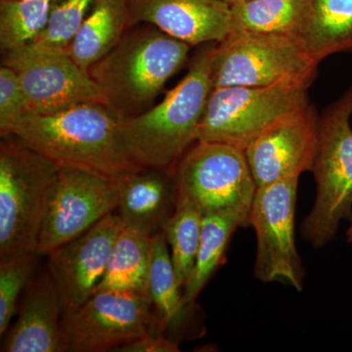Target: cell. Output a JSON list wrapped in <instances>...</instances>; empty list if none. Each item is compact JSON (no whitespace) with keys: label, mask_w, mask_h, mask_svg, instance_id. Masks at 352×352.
I'll use <instances>...</instances> for the list:
<instances>
[{"label":"cell","mask_w":352,"mask_h":352,"mask_svg":"<svg viewBox=\"0 0 352 352\" xmlns=\"http://www.w3.org/2000/svg\"><path fill=\"white\" fill-rule=\"evenodd\" d=\"M217 43L194 53L184 78L161 103L120 120V140L132 163L173 173L176 164L197 142L199 126L212 94L210 63Z\"/></svg>","instance_id":"cell-1"},{"label":"cell","mask_w":352,"mask_h":352,"mask_svg":"<svg viewBox=\"0 0 352 352\" xmlns=\"http://www.w3.org/2000/svg\"><path fill=\"white\" fill-rule=\"evenodd\" d=\"M120 120L105 104L89 102L46 115L25 113L2 136H17L58 166L119 179L142 168L132 163L122 148Z\"/></svg>","instance_id":"cell-2"},{"label":"cell","mask_w":352,"mask_h":352,"mask_svg":"<svg viewBox=\"0 0 352 352\" xmlns=\"http://www.w3.org/2000/svg\"><path fill=\"white\" fill-rule=\"evenodd\" d=\"M191 48L154 25H136L90 67L88 75L119 119L135 117L152 107L168 80L186 63Z\"/></svg>","instance_id":"cell-3"},{"label":"cell","mask_w":352,"mask_h":352,"mask_svg":"<svg viewBox=\"0 0 352 352\" xmlns=\"http://www.w3.org/2000/svg\"><path fill=\"white\" fill-rule=\"evenodd\" d=\"M352 87L319 116L314 173L316 197L300 226L315 249L335 239L340 222L352 219Z\"/></svg>","instance_id":"cell-4"},{"label":"cell","mask_w":352,"mask_h":352,"mask_svg":"<svg viewBox=\"0 0 352 352\" xmlns=\"http://www.w3.org/2000/svg\"><path fill=\"white\" fill-rule=\"evenodd\" d=\"M59 166L8 134L0 142V258L38 252L48 193Z\"/></svg>","instance_id":"cell-5"},{"label":"cell","mask_w":352,"mask_h":352,"mask_svg":"<svg viewBox=\"0 0 352 352\" xmlns=\"http://www.w3.org/2000/svg\"><path fill=\"white\" fill-rule=\"evenodd\" d=\"M311 85L283 80L266 87L214 88L197 141L223 143L245 152L278 120L309 102Z\"/></svg>","instance_id":"cell-6"},{"label":"cell","mask_w":352,"mask_h":352,"mask_svg":"<svg viewBox=\"0 0 352 352\" xmlns=\"http://www.w3.org/2000/svg\"><path fill=\"white\" fill-rule=\"evenodd\" d=\"M318 65L298 36L230 32L215 43L210 78L214 88L266 87L283 80L312 83Z\"/></svg>","instance_id":"cell-7"},{"label":"cell","mask_w":352,"mask_h":352,"mask_svg":"<svg viewBox=\"0 0 352 352\" xmlns=\"http://www.w3.org/2000/svg\"><path fill=\"white\" fill-rule=\"evenodd\" d=\"M176 201L201 214L234 212L251 220L256 186L244 151L223 143L197 141L173 170Z\"/></svg>","instance_id":"cell-8"},{"label":"cell","mask_w":352,"mask_h":352,"mask_svg":"<svg viewBox=\"0 0 352 352\" xmlns=\"http://www.w3.org/2000/svg\"><path fill=\"white\" fill-rule=\"evenodd\" d=\"M150 294L96 292L60 326L67 352L116 351L150 333H160Z\"/></svg>","instance_id":"cell-9"},{"label":"cell","mask_w":352,"mask_h":352,"mask_svg":"<svg viewBox=\"0 0 352 352\" xmlns=\"http://www.w3.org/2000/svg\"><path fill=\"white\" fill-rule=\"evenodd\" d=\"M120 182L97 171L59 166L48 193L38 254H48L117 210Z\"/></svg>","instance_id":"cell-10"},{"label":"cell","mask_w":352,"mask_h":352,"mask_svg":"<svg viewBox=\"0 0 352 352\" xmlns=\"http://www.w3.org/2000/svg\"><path fill=\"white\" fill-rule=\"evenodd\" d=\"M298 178H284L258 187L251 226L256 235L254 277L264 283L282 282L302 292L305 271L295 237Z\"/></svg>","instance_id":"cell-11"},{"label":"cell","mask_w":352,"mask_h":352,"mask_svg":"<svg viewBox=\"0 0 352 352\" xmlns=\"http://www.w3.org/2000/svg\"><path fill=\"white\" fill-rule=\"evenodd\" d=\"M1 65L19 78L27 113L46 115L89 102L105 104L97 83L66 51L31 43L1 52Z\"/></svg>","instance_id":"cell-12"},{"label":"cell","mask_w":352,"mask_h":352,"mask_svg":"<svg viewBox=\"0 0 352 352\" xmlns=\"http://www.w3.org/2000/svg\"><path fill=\"white\" fill-rule=\"evenodd\" d=\"M124 228L119 215L111 212L47 254L50 274L63 314L80 307L96 293Z\"/></svg>","instance_id":"cell-13"},{"label":"cell","mask_w":352,"mask_h":352,"mask_svg":"<svg viewBox=\"0 0 352 352\" xmlns=\"http://www.w3.org/2000/svg\"><path fill=\"white\" fill-rule=\"evenodd\" d=\"M318 120L308 102L278 120L245 150L256 186L312 170L318 148Z\"/></svg>","instance_id":"cell-14"},{"label":"cell","mask_w":352,"mask_h":352,"mask_svg":"<svg viewBox=\"0 0 352 352\" xmlns=\"http://www.w3.org/2000/svg\"><path fill=\"white\" fill-rule=\"evenodd\" d=\"M129 27L154 25L191 47L220 43L231 32L226 0H124Z\"/></svg>","instance_id":"cell-15"},{"label":"cell","mask_w":352,"mask_h":352,"mask_svg":"<svg viewBox=\"0 0 352 352\" xmlns=\"http://www.w3.org/2000/svg\"><path fill=\"white\" fill-rule=\"evenodd\" d=\"M118 215L126 228L153 237L163 231L176 208L173 173L141 168L119 178Z\"/></svg>","instance_id":"cell-16"},{"label":"cell","mask_w":352,"mask_h":352,"mask_svg":"<svg viewBox=\"0 0 352 352\" xmlns=\"http://www.w3.org/2000/svg\"><path fill=\"white\" fill-rule=\"evenodd\" d=\"M60 311L59 296L50 272L32 280L1 351L66 352Z\"/></svg>","instance_id":"cell-17"},{"label":"cell","mask_w":352,"mask_h":352,"mask_svg":"<svg viewBox=\"0 0 352 352\" xmlns=\"http://www.w3.org/2000/svg\"><path fill=\"white\" fill-rule=\"evenodd\" d=\"M129 15L124 0H98L69 43L66 52L88 73L126 34Z\"/></svg>","instance_id":"cell-18"},{"label":"cell","mask_w":352,"mask_h":352,"mask_svg":"<svg viewBox=\"0 0 352 352\" xmlns=\"http://www.w3.org/2000/svg\"><path fill=\"white\" fill-rule=\"evenodd\" d=\"M300 39L318 64L352 52V0H309Z\"/></svg>","instance_id":"cell-19"},{"label":"cell","mask_w":352,"mask_h":352,"mask_svg":"<svg viewBox=\"0 0 352 352\" xmlns=\"http://www.w3.org/2000/svg\"><path fill=\"white\" fill-rule=\"evenodd\" d=\"M152 237L124 227L113 245L103 279L96 292L149 293Z\"/></svg>","instance_id":"cell-20"},{"label":"cell","mask_w":352,"mask_h":352,"mask_svg":"<svg viewBox=\"0 0 352 352\" xmlns=\"http://www.w3.org/2000/svg\"><path fill=\"white\" fill-rule=\"evenodd\" d=\"M251 226V220L234 212L203 215L201 235L195 265L183 291V302L193 307L197 296L222 263L227 245L238 227Z\"/></svg>","instance_id":"cell-21"},{"label":"cell","mask_w":352,"mask_h":352,"mask_svg":"<svg viewBox=\"0 0 352 352\" xmlns=\"http://www.w3.org/2000/svg\"><path fill=\"white\" fill-rule=\"evenodd\" d=\"M309 0H245L230 4L231 32L300 38Z\"/></svg>","instance_id":"cell-22"},{"label":"cell","mask_w":352,"mask_h":352,"mask_svg":"<svg viewBox=\"0 0 352 352\" xmlns=\"http://www.w3.org/2000/svg\"><path fill=\"white\" fill-rule=\"evenodd\" d=\"M153 254L149 277V293L154 305L160 333L176 328L192 307L183 302L168 241L164 231L152 237Z\"/></svg>","instance_id":"cell-23"},{"label":"cell","mask_w":352,"mask_h":352,"mask_svg":"<svg viewBox=\"0 0 352 352\" xmlns=\"http://www.w3.org/2000/svg\"><path fill=\"white\" fill-rule=\"evenodd\" d=\"M203 214L187 201H176L175 212L163 231L171 249V261L180 288L184 287L195 265L201 242Z\"/></svg>","instance_id":"cell-24"},{"label":"cell","mask_w":352,"mask_h":352,"mask_svg":"<svg viewBox=\"0 0 352 352\" xmlns=\"http://www.w3.org/2000/svg\"><path fill=\"white\" fill-rule=\"evenodd\" d=\"M52 4L46 0H0V50L32 43L47 25Z\"/></svg>","instance_id":"cell-25"},{"label":"cell","mask_w":352,"mask_h":352,"mask_svg":"<svg viewBox=\"0 0 352 352\" xmlns=\"http://www.w3.org/2000/svg\"><path fill=\"white\" fill-rule=\"evenodd\" d=\"M97 1L57 0L52 4L47 25L32 44L46 50L66 51Z\"/></svg>","instance_id":"cell-26"},{"label":"cell","mask_w":352,"mask_h":352,"mask_svg":"<svg viewBox=\"0 0 352 352\" xmlns=\"http://www.w3.org/2000/svg\"><path fill=\"white\" fill-rule=\"evenodd\" d=\"M38 252H17L0 258V336L6 332L17 308L18 298L28 286Z\"/></svg>","instance_id":"cell-27"},{"label":"cell","mask_w":352,"mask_h":352,"mask_svg":"<svg viewBox=\"0 0 352 352\" xmlns=\"http://www.w3.org/2000/svg\"><path fill=\"white\" fill-rule=\"evenodd\" d=\"M27 113L24 92L19 78L9 67H0V136L21 116Z\"/></svg>","instance_id":"cell-28"},{"label":"cell","mask_w":352,"mask_h":352,"mask_svg":"<svg viewBox=\"0 0 352 352\" xmlns=\"http://www.w3.org/2000/svg\"><path fill=\"white\" fill-rule=\"evenodd\" d=\"M120 352H176L179 351L175 340L164 337L163 333H150L119 347Z\"/></svg>","instance_id":"cell-29"},{"label":"cell","mask_w":352,"mask_h":352,"mask_svg":"<svg viewBox=\"0 0 352 352\" xmlns=\"http://www.w3.org/2000/svg\"><path fill=\"white\" fill-rule=\"evenodd\" d=\"M346 240L349 244L352 245V219L351 226H349V228L346 230Z\"/></svg>","instance_id":"cell-30"},{"label":"cell","mask_w":352,"mask_h":352,"mask_svg":"<svg viewBox=\"0 0 352 352\" xmlns=\"http://www.w3.org/2000/svg\"><path fill=\"white\" fill-rule=\"evenodd\" d=\"M229 4L235 3V2L245 1V0H226Z\"/></svg>","instance_id":"cell-31"},{"label":"cell","mask_w":352,"mask_h":352,"mask_svg":"<svg viewBox=\"0 0 352 352\" xmlns=\"http://www.w3.org/2000/svg\"><path fill=\"white\" fill-rule=\"evenodd\" d=\"M46 1H50L51 3H54V2H56L57 0H46Z\"/></svg>","instance_id":"cell-32"}]
</instances>
